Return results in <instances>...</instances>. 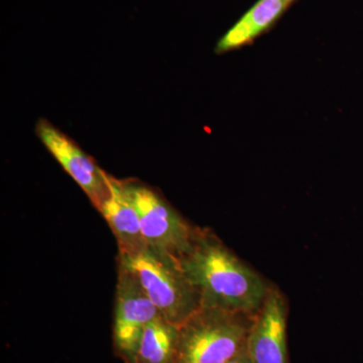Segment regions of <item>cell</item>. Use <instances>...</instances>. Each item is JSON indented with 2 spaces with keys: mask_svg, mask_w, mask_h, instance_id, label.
Returning <instances> with one entry per match:
<instances>
[{
  "mask_svg": "<svg viewBox=\"0 0 363 363\" xmlns=\"http://www.w3.org/2000/svg\"><path fill=\"white\" fill-rule=\"evenodd\" d=\"M179 262L197 291L201 307L247 315L264 304L267 294L264 281L213 235L195 233L192 247Z\"/></svg>",
  "mask_w": 363,
  "mask_h": 363,
  "instance_id": "1",
  "label": "cell"
},
{
  "mask_svg": "<svg viewBox=\"0 0 363 363\" xmlns=\"http://www.w3.org/2000/svg\"><path fill=\"white\" fill-rule=\"evenodd\" d=\"M245 314L200 307L179 327L175 363H226L247 347L252 323Z\"/></svg>",
  "mask_w": 363,
  "mask_h": 363,
  "instance_id": "2",
  "label": "cell"
},
{
  "mask_svg": "<svg viewBox=\"0 0 363 363\" xmlns=\"http://www.w3.org/2000/svg\"><path fill=\"white\" fill-rule=\"evenodd\" d=\"M117 262L130 269L160 313L181 326L200 309V298L176 257L147 247L135 255L118 253Z\"/></svg>",
  "mask_w": 363,
  "mask_h": 363,
  "instance_id": "3",
  "label": "cell"
},
{
  "mask_svg": "<svg viewBox=\"0 0 363 363\" xmlns=\"http://www.w3.org/2000/svg\"><path fill=\"white\" fill-rule=\"evenodd\" d=\"M124 181L147 247L180 259L192 247L194 231L157 191L133 179Z\"/></svg>",
  "mask_w": 363,
  "mask_h": 363,
  "instance_id": "4",
  "label": "cell"
},
{
  "mask_svg": "<svg viewBox=\"0 0 363 363\" xmlns=\"http://www.w3.org/2000/svg\"><path fill=\"white\" fill-rule=\"evenodd\" d=\"M162 315L135 274L117 262L113 346L117 357L135 363L138 345L145 326Z\"/></svg>",
  "mask_w": 363,
  "mask_h": 363,
  "instance_id": "5",
  "label": "cell"
},
{
  "mask_svg": "<svg viewBox=\"0 0 363 363\" xmlns=\"http://www.w3.org/2000/svg\"><path fill=\"white\" fill-rule=\"evenodd\" d=\"M35 133L52 156L84 191L93 206L99 210L109 195L108 174L100 169L77 143L47 119L38 121Z\"/></svg>",
  "mask_w": 363,
  "mask_h": 363,
  "instance_id": "6",
  "label": "cell"
},
{
  "mask_svg": "<svg viewBox=\"0 0 363 363\" xmlns=\"http://www.w3.org/2000/svg\"><path fill=\"white\" fill-rule=\"evenodd\" d=\"M247 350L253 363H289L285 303L277 291H267L250 329Z\"/></svg>",
  "mask_w": 363,
  "mask_h": 363,
  "instance_id": "7",
  "label": "cell"
},
{
  "mask_svg": "<svg viewBox=\"0 0 363 363\" xmlns=\"http://www.w3.org/2000/svg\"><path fill=\"white\" fill-rule=\"evenodd\" d=\"M109 195L98 211L102 214L116 238L119 253L135 255L147 247L143 238L138 210L125 181L107 176Z\"/></svg>",
  "mask_w": 363,
  "mask_h": 363,
  "instance_id": "8",
  "label": "cell"
},
{
  "mask_svg": "<svg viewBox=\"0 0 363 363\" xmlns=\"http://www.w3.org/2000/svg\"><path fill=\"white\" fill-rule=\"evenodd\" d=\"M297 0H257L217 43L218 55L252 45L269 32Z\"/></svg>",
  "mask_w": 363,
  "mask_h": 363,
  "instance_id": "9",
  "label": "cell"
},
{
  "mask_svg": "<svg viewBox=\"0 0 363 363\" xmlns=\"http://www.w3.org/2000/svg\"><path fill=\"white\" fill-rule=\"evenodd\" d=\"M179 327L162 315L152 320L143 332L135 363H175Z\"/></svg>",
  "mask_w": 363,
  "mask_h": 363,
  "instance_id": "10",
  "label": "cell"
},
{
  "mask_svg": "<svg viewBox=\"0 0 363 363\" xmlns=\"http://www.w3.org/2000/svg\"><path fill=\"white\" fill-rule=\"evenodd\" d=\"M226 363H253L252 358L250 357L248 353L247 347L245 350L241 351L240 354L236 355L233 359L229 360Z\"/></svg>",
  "mask_w": 363,
  "mask_h": 363,
  "instance_id": "11",
  "label": "cell"
}]
</instances>
